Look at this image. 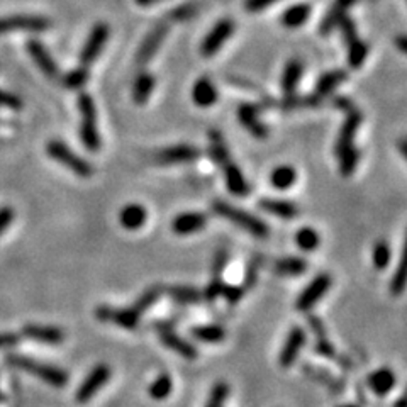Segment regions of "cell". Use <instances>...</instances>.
Returning a JSON list of instances; mask_svg holds the SVG:
<instances>
[{
  "label": "cell",
  "instance_id": "36",
  "mask_svg": "<svg viewBox=\"0 0 407 407\" xmlns=\"http://www.w3.org/2000/svg\"><path fill=\"white\" fill-rule=\"evenodd\" d=\"M295 178H297V173L292 166H278L271 171L270 182L275 188H280V190H285V188L292 187L295 184Z\"/></svg>",
  "mask_w": 407,
  "mask_h": 407
},
{
  "label": "cell",
  "instance_id": "13",
  "mask_svg": "<svg viewBox=\"0 0 407 407\" xmlns=\"http://www.w3.org/2000/svg\"><path fill=\"white\" fill-rule=\"evenodd\" d=\"M362 114L355 106L349 110H346L345 123H343L341 130H339L338 139H336V156L345 155V153L355 149V136L358 131L360 124H362Z\"/></svg>",
  "mask_w": 407,
  "mask_h": 407
},
{
  "label": "cell",
  "instance_id": "47",
  "mask_svg": "<svg viewBox=\"0 0 407 407\" xmlns=\"http://www.w3.org/2000/svg\"><path fill=\"white\" fill-rule=\"evenodd\" d=\"M195 14H197V5H194V3H187V5H182L178 7V9L171 10V19L175 21H187L190 19V17H194Z\"/></svg>",
  "mask_w": 407,
  "mask_h": 407
},
{
  "label": "cell",
  "instance_id": "5",
  "mask_svg": "<svg viewBox=\"0 0 407 407\" xmlns=\"http://www.w3.org/2000/svg\"><path fill=\"white\" fill-rule=\"evenodd\" d=\"M46 151H48V155L51 156L53 160L62 163L63 166H66L68 170H71L80 178H90L92 173H94V169H92L90 163H88L87 160L80 158L77 153L71 151L65 143L49 141L48 146H46Z\"/></svg>",
  "mask_w": 407,
  "mask_h": 407
},
{
  "label": "cell",
  "instance_id": "50",
  "mask_svg": "<svg viewBox=\"0 0 407 407\" xmlns=\"http://www.w3.org/2000/svg\"><path fill=\"white\" fill-rule=\"evenodd\" d=\"M14 219V210L10 207H2L0 209V234L9 227V224L12 223Z\"/></svg>",
  "mask_w": 407,
  "mask_h": 407
},
{
  "label": "cell",
  "instance_id": "31",
  "mask_svg": "<svg viewBox=\"0 0 407 407\" xmlns=\"http://www.w3.org/2000/svg\"><path fill=\"white\" fill-rule=\"evenodd\" d=\"M346 77H348V75H346L345 70L328 71V73H324L323 77L319 78V82H317V87H316V92H314V95L319 99L326 97V95H330L331 92H334V88L339 87V85L346 80Z\"/></svg>",
  "mask_w": 407,
  "mask_h": 407
},
{
  "label": "cell",
  "instance_id": "32",
  "mask_svg": "<svg viewBox=\"0 0 407 407\" xmlns=\"http://www.w3.org/2000/svg\"><path fill=\"white\" fill-rule=\"evenodd\" d=\"M306 270V260L297 258V256H285L275 262V273L280 277H299V275H304Z\"/></svg>",
  "mask_w": 407,
  "mask_h": 407
},
{
  "label": "cell",
  "instance_id": "24",
  "mask_svg": "<svg viewBox=\"0 0 407 407\" xmlns=\"http://www.w3.org/2000/svg\"><path fill=\"white\" fill-rule=\"evenodd\" d=\"M356 0H334V3L331 5L330 12L324 16V19L321 21V34H330L333 33L338 27V24L341 23L343 17L346 16L349 7L355 3Z\"/></svg>",
  "mask_w": 407,
  "mask_h": 407
},
{
  "label": "cell",
  "instance_id": "27",
  "mask_svg": "<svg viewBox=\"0 0 407 407\" xmlns=\"http://www.w3.org/2000/svg\"><path fill=\"white\" fill-rule=\"evenodd\" d=\"M265 212L273 214V216L280 217V219L291 221L299 214L297 206L291 201H284V199H262L258 202Z\"/></svg>",
  "mask_w": 407,
  "mask_h": 407
},
{
  "label": "cell",
  "instance_id": "48",
  "mask_svg": "<svg viewBox=\"0 0 407 407\" xmlns=\"http://www.w3.org/2000/svg\"><path fill=\"white\" fill-rule=\"evenodd\" d=\"M0 106L9 107V109H21L23 102H21V99L17 97V95H12L9 94V92L0 90Z\"/></svg>",
  "mask_w": 407,
  "mask_h": 407
},
{
  "label": "cell",
  "instance_id": "42",
  "mask_svg": "<svg viewBox=\"0 0 407 407\" xmlns=\"http://www.w3.org/2000/svg\"><path fill=\"white\" fill-rule=\"evenodd\" d=\"M87 80H88V68L80 65L66 75L65 80H63V84H65L66 88L77 90V88L84 87V85L87 84Z\"/></svg>",
  "mask_w": 407,
  "mask_h": 407
},
{
  "label": "cell",
  "instance_id": "3",
  "mask_svg": "<svg viewBox=\"0 0 407 407\" xmlns=\"http://www.w3.org/2000/svg\"><path fill=\"white\" fill-rule=\"evenodd\" d=\"M212 210L217 214V216L230 221V223H233L234 226L241 227V230H245L246 233H249L251 236L258 239L269 238L270 234L269 226H267L262 219H258V217L253 216V214L246 212V210L239 209V207L231 206V204L224 201H214Z\"/></svg>",
  "mask_w": 407,
  "mask_h": 407
},
{
  "label": "cell",
  "instance_id": "16",
  "mask_svg": "<svg viewBox=\"0 0 407 407\" xmlns=\"http://www.w3.org/2000/svg\"><path fill=\"white\" fill-rule=\"evenodd\" d=\"M201 156V149L192 145H173L155 153V162L158 165H180L190 163Z\"/></svg>",
  "mask_w": 407,
  "mask_h": 407
},
{
  "label": "cell",
  "instance_id": "39",
  "mask_svg": "<svg viewBox=\"0 0 407 407\" xmlns=\"http://www.w3.org/2000/svg\"><path fill=\"white\" fill-rule=\"evenodd\" d=\"M372 262L377 270H385L391 263V248H388L387 241H377L372 251Z\"/></svg>",
  "mask_w": 407,
  "mask_h": 407
},
{
  "label": "cell",
  "instance_id": "1",
  "mask_svg": "<svg viewBox=\"0 0 407 407\" xmlns=\"http://www.w3.org/2000/svg\"><path fill=\"white\" fill-rule=\"evenodd\" d=\"M209 151L212 160L216 162V165H219L221 170H223L224 180H226V185L231 194L236 195V197H246L249 194L248 182L243 177L241 170L238 169L234 160L231 158L226 141H224L223 134L219 131L212 130L209 133Z\"/></svg>",
  "mask_w": 407,
  "mask_h": 407
},
{
  "label": "cell",
  "instance_id": "17",
  "mask_svg": "<svg viewBox=\"0 0 407 407\" xmlns=\"http://www.w3.org/2000/svg\"><path fill=\"white\" fill-rule=\"evenodd\" d=\"M166 34H169V26H166V24H156V26L146 34L145 41L139 46L138 53H136V62L141 66L148 65V63L155 58L156 51L160 49L162 42L165 41Z\"/></svg>",
  "mask_w": 407,
  "mask_h": 407
},
{
  "label": "cell",
  "instance_id": "15",
  "mask_svg": "<svg viewBox=\"0 0 407 407\" xmlns=\"http://www.w3.org/2000/svg\"><path fill=\"white\" fill-rule=\"evenodd\" d=\"M156 328H158L160 331V341H162L166 348H170L171 352L178 353V355L185 360H197L199 349L194 343L182 338L180 334L175 333L171 328L165 326V324L156 323Z\"/></svg>",
  "mask_w": 407,
  "mask_h": 407
},
{
  "label": "cell",
  "instance_id": "41",
  "mask_svg": "<svg viewBox=\"0 0 407 407\" xmlns=\"http://www.w3.org/2000/svg\"><path fill=\"white\" fill-rule=\"evenodd\" d=\"M304 372L309 375L310 378H316L317 382H323L324 385H328V387L333 388V391H341V388H343V384L338 380V378H334L330 372H324V370L314 369V365H309V363H306Z\"/></svg>",
  "mask_w": 407,
  "mask_h": 407
},
{
  "label": "cell",
  "instance_id": "30",
  "mask_svg": "<svg viewBox=\"0 0 407 407\" xmlns=\"http://www.w3.org/2000/svg\"><path fill=\"white\" fill-rule=\"evenodd\" d=\"M153 90H155V77L148 71H143L136 77L133 85V101L139 106L146 103L151 97Z\"/></svg>",
  "mask_w": 407,
  "mask_h": 407
},
{
  "label": "cell",
  "instance_id": "23",
  "mask_svg": "<svg viewBox=\"0 0 407 407\" xmlns=\"http://www.w3.org/2000/svg\"><path fill=\"white\" fill-rule=\"evenodd\" d=\"M395 382H397V377L392 372L391 369L384 367V369L375 370L367 377V385L370 387V391L373 392L378 397H384L387 395L392 388L395 387Z\"/></svg>",
  "mask_w": 407,
  "mask_h": 407
},
{
  "label": "cell",
  "instance_id": "21",
  "mask_svg": "<svg viewBox=\"0 0 407 407\" xmlns=\"http://www.w3.org/2000/svg\"><path fill=\"white\" fill-rule=\"evenodd\" d=\"M207 224V216L202 212H184L178 214L171 221V231L178 236H188L204 230Z\"/></svg>",
  "mask_w": 407,
  "mask_h": 407
},
{
  "label": "cell",
  "instance_id": "4",
  "mask_svg": "<svg viewBox=\"0 0 407 407\" xmlns=\"http://www.w3.org/2000/svg\"><path fill=\"white\" fill-rule=\"evenodd\" d=\"M78 110H80V139L88 151L97 153L101 149L102 141L97 126V107L94 99L88 94L78 95Z\"/></svg>",
  "mask_w": 407,
  "mask_h": 407
},
{
  "label": "cell",
  "instance_id": "55",
  "mask_svg": "<svg viewBox=\"0 0 407 407\" xmlns=\"http://www.w3.org/2000/svg\"><path fill=\"white\" fill-rule=\"evenodd\" d=\"M338 407H358V406H355V404H341V406H338Z\"/></svg>",
  "mask_w": 407,
  "mask_h": 407
},
{
  "label": "cell",
  "instance_id": "12",
  "mask_svg": "<svg viewBox=\"0 0 407 407\" xmlns=\"http://www.w3.org/2000/svg\"><path fill=\"white\" fill-rule=\"evenodd\" d=\"M234 33V23L231 19H221L214 24L212 29L209 31V34L204 38L201 45V55L206 58L216 55L221 48L224 46V42L231 38Z\"/></svg>",
  "mask_w": 407,
  "mask_h": 407
},
{
  "label": "cell",
  "instance_id": "29",
  "mask_svg": "<svg viewBox=\"0 0 407 407\" xmlns=\"http://www.w3.org/2000/svg\"><path fill=\"white\" fill-rule=\"evenodd\" d=\"M302 77V63L299 60H291L284 68L282 73V90H284L285 97L288 95H295L297 85Z\"/></svg>",
  "mask_w": 407,
  "mask_h": 407
},
{
  "label": "cell",
  "instance_id": "56",
  "mask_svg": "<svg viewBox=\"0 0 407 407\" xmlns=\"http://www.w3.org/2000/svg\"><path fill=\"white\" fill-rule=\"evenodd\" d=\"M3 401V395H2V392H0V402Z\"/></svg>",
  "mask_w": 407,
  "mask_h": 407
},
{
  "label": "cell",
  "instance_id": "8",
  "mask_svg": "<svg viewBox=\"0 0 407 407\" xmlns=\"http://www.w3.org/2000/svg\"><path fill=\"white\" fill-rule=\"evenodd\" d=\"M110 375H112V372H110L109 365H106V363L95 365L94 369L90 370V373L85 377V380L78 385L77 394H75L77 402L85 404V402H88L90 399H94L95 394L110 380Z\"/></svg>",
  "mask_w": 407,
  "mask_h": 407
},
{
  "label": "cell",
  "instance_id": "33",
  "mask_svg": "<svg viewBox=\"0 0 407 407\" xmlns=\"http://www.w3.org/2000/svg\"><path fill=\"white\" fill-rule=\"evenodd\" d=\"M170 297L173 299L177 304H199L204 301V294L199 288L190 287V285H171L169 288Z\"/></svg>",
  "mask_w": 407,
  "mask_h": 407
},
{
  "label": "cell",
  "instance_id": "45",
  "mask_svg": "<svg viewBox=\"0 0 407 407\" xmlns=\"http://www.w3.org/2000/svg\"><path fill=\"white\" fill-rule=\"evenodd\" d=\"M391 294L394 295V297H397V295H401L402 292H404L406 288V269H404V258L401 260V263H399L397 270H395L394 277H392L391 280Z\"/></svg>",
  "mask_w": 407,
  "mask_h": 407
},
{
  "label": "cell",
  "instance_id": "18",
  "mask_svg": "<svg viewBox=\"0 0 407 407\" xmlns=\"http://www.w3.org/2000/svg\"><path fill=\"white\" fill-rule=\"evenodd\" d=\"M227 258H230V255H227L226 248H219L216 251V255H214L212 270H210L212 271V273H210V280H209V284H207L206 291L202 292L206 301L212 302L221 295V291H223V285H224L223 271H224V267H226V263H227Z\"/></svg>",
  "mask_w": 407,
  "mask_h": 407
},
{
  "label": "cell",
  "instance_id": "9",
  "mask_svg": "<svg viewBox=\"0 0 407 407\" xmlns=\"http://www.w3.org/2000/svg\"><path fill=\"white\" fill-rule=\"evenodd\" d=\"M331 282H333L331 280V275H316V277L310 280V284L299 294L297 301H295V309L301 310V312H309V310L323 299V295L328 294V291L331 288Z\"/></svg>",
  "mask_w": 407,
  "mask_h": 407
},
{
  "label": "cell",
  "instance_id": "22",
  "mask_svg": "<svg viewBox=\"0 0 407 407\" xmlns=\"http://www.w3.org/2000/svg\"><path fill=\"white\" fill-rule=\"evenodd\" d=\"M27 49H29L31 58L34 60V63L38 65L39 70L49 78H58L60 77V68L56 65L55 60L51 58L48 49L41 45L39 41H31L27 45Z\"/></svg>",
  "mask_w": 407,
  "mask_h": 407
},
{
  "label": "cell",
  "instance_id": "37",
  "mask_svg": "<svg viewBox=\"0 0 407 407\" xmlns=\"http://www.w3.org/2000/svg\"><path fill=\"white\" fill-rule=\"evenodd\" d=\"M295 243H297V246L302 251H314V249H317V246H319L321 238L316 230L306 226L297 231V234H295Z\"/></svg>",
  "mask_w": 407,
  "mask_h": 407
},
{
  "label": "cell",
  "instance_id": "28",
  "mask_svg": "<svg viewBox=\"0 0 407 407\" xmlns=\"http://www.w3.org/2000/svg\"><path fill=\"white\" fill-rule=\"evenodd\" d=\"M190 336L207 345H217L226 338V330L221 324H195L190 328Z\"/></svg>",
  "mask_w": 407,
  "mask_h": 407
},
{
  "label": "cell",
  "instance_id": "25",
  "mask_svg": "<svg viewBox=\"0 0 407 407\" xmlns=\"http://www.w3.org/2000/svg\"><path fill=\"white\" fill-rule=\"evenodd\" d=\"M146 217H148V212H146L145 207L139 206V204H127L121 209L119 223L127 231H136L145 226Z\"/></svg>",
  "mask_w": 407,
  "mask_h": 407
},
{
  "label": "cell",
  "instance_id": "2",
  "mask_svg": "<svg viewBox=\"0 0 407 407\" xmlns=\"http://www.w3.org/2000/svg\"><path fill=\"white\" fill-rule=\"evenodd\" d=\"M5 360L14 369L34 375V377L41 378L45 384L51 385V387L62 388L68 384V373L63 369H60V367L51 365V363L39 362V360L23 355H9Z\"/></svg>",
  "mask_w": 407,
  "mask_h": 407
},
{
  "label": "cell",
  "instance_id": "6",
  "mask_svg": "<svg viewBox=\"0 0 407 407\" xmlns=\"http://www.w3.org/2000/svg\"><path fill=\"white\" fill-rule=\"evenodd\" d=\"M338 27L341 29L343 39L346 42V48H348V63L352 68H360L365 63L367 55H369V45L363 42L362 39L358 38V33H356V26L348 16H345L341 19V23L338 24Z\"/></svg>",
  "mask_w": 407,
  "mask_h": 407
},
{
  "label": "cell",
  "instance_id": "53",
  "mask_svg": "<svg viewBox=\"0 0 407 407\" xmlns=\"http://www.w3.org/2000/svg\"><path fill=\"white\" fill-rule=\"evenodd\" d=\"M397 45H399V48H401L402 53L407 51V48H406V38H404V36H399V38H397Z\"/></svg>",
  "mask_w": 407,
  "mask_h": 407
},
{
  "label": "cell",
  "instance_id": "19",
  "mask_svg": "<svg viewBox=\"0 0 407 407\" xmlns=\"http://www.w3.org/2000/svg\"><path fill=\"white\" fill-rule=\"evenodd\" d=\"M238 119L245 130L256 139H265L269 136V130L265 124L262 123L258 114V107L253 103H241L238 107Z\"/></svg>",
  "mask_w": 407,
  "mask_h": 407
},
{
  "label": "cell",
  "instance_id": "43",
  "mask_svg": "<svg viewBox=\"0 0 407 407\" xmlns=\"http://www.w3.org/2000/svg\"><path fill=\"white\" fill-rule=\"evenodd\" d=\"M339 158V171H341L343 177H349L356 171V166H358L360 153L358 149H352V151L345 153V155L338 156Z\"/></svg>",
  "mask_w": 407,
  "mask_h": 407
},
{
  "label": "cell",
  "instance_id": "51",
  "mask_svg": "<svg viewBox=\"0 0 407 407\" xmlns=\"http://www.w3.org/2000/svg\"><path fill=\"white\" fill-rule=\"evenodd\" d=\"M21 341V336L16 333H0V348H12Z\"/></svg>",
  "mask_w": 407,
  "mask_h": 407
},
{
  "label": "cell",
  "instance_id": "26",
  "mask_svg": "<svg viewBox=\"0 0 407 407\" xmlns=\"http://www.w3.org/2000/svg\"><path fill=\"white\" fill-rule=\"evenodd\" d=\"M192 99L199 107H210L219 99V92L207 77L199 78L192 88Z\"/></svg>",
  "mask_w": 407,
  "mask_h": 407
},
{
  "label": "cell",
  "instance_id": "38",
  "mask_svg": "<svg viewBox=\"0 0 407 407\" xmlns=\"http://www.w3.org/2000/svg\"><path fill=\"white\" fill-rule=\"evenodd\" d=\"M162 292H163V288L160 287V285H153V287H149L148 291H145L138 299H136L133 307L143 316V312H145L146 309H149V307L156 304V301L160 299Z\"/></svg>",
  "mask_w": 407,
  "mask_h": 407
},
{
  "label": "cell",
  "instance_id": "49",
  "mask_svg": "<svg viewBox=\"0 0 407 407\" xmlns=\"http://www.w3.org/2000/svg\"><path fill=\"white\" fill-rule=\"evenodd\" d=\"M278 0H245V7L249 12H258V10L267 9V7L273 5Z\"/></svg>",
  "mask_w": 407,
  "mask_h": 407
},
{
  "label": "cell",
  "instance_id": "14",
  "mask_svg": "<svg viewBox=\"0 0 407 407\" xmlns=\"http://www.w3.org/2000/svg\"><path fill=\"white\" fill-rule=\"evenodd\" d=\"M307 334L301 326H294L288 331L287 338H285L284 345H282L280 355H278V363L282 369H291L295 363V360L301 355L302 348L306 346Z\"/></svg>",
  "mask_w": 407,
  "mask_h": 407
},
{
  "label": "cell",
  "instance_id": "7",
  "mask_svg": "<svg viewBox=\"0 0 407 407\" xmlns=\"http://www.w3.org/2000/svg\"><path fill=\"white\" fill-rule=\"evenodd\" d=\"M95 317L102 323H114L124 330H136L141 319V314L134 309L133 306L130 307H114V306H99L95 309Z\"/></svg>",
  "mask_w": 407,
  "mask_h": 407
},
{
  "label": "cell",
  "instance_id": "34",
  "mask_svg": "<svg viewBox=\"0 0 407 407\" xmlns=\"http://www.w3.org/2000/svg\"><path fill=\"white\" fill-rule=\"evenodd\" d=\"M310 16V5L309 3H295V5L288 7L282 16V24L288 29H295V27L302 26Z\"/></svg>",
  "mask_w": 407,
  "mask_h": 407
},
{
  "label": "cell",
  "instance_id": "46",
  "mask_svg": "<svg viewBox=\"0 0 407 407\" xmlns=\"http://www.w3.org/2000/svg\"><path fill=\"white\" fill-rule=\"evenodd\" d=\"M245 294H246V288L243 287V285H226L224 284L223 291H221V295H224V299H226V302L230 306L238 304V302L245 297Z\"/></svg>",
  "mask_w": 407,
  "mask_h": 407
},
{
  "label": "cell",
  "instance_id": "10",
  "mask_svg": "<svg viewBox=\"0 0 407 407\" xmlns=\"http://www.w3.org/2000/svg\"><path fill=\"white\" fill-rule=\"evenodd\" d=\"M51 23L39 16H10L0 17V34L5 33H42L49 29Z\"/></svg>",
  "mask_w": 407,
  "mask_h": 407
},
{
  "label": "cell",
  "instance_id": "54",
  "mask_svg": "<svg viewBox=\"0 0 407 407\" xmlns=\"http://www.w3.org/2000/svg\"><path fill=\"white\" fill-rule=\"evenodd\" d=\"M395 407H406V402H404V397H401L397 401V404H395Z\"/></svg>",
  "mask_w": 407,
  "mask_h": 407
},
{
  "label": "cell",
  "instance_id": "52",
  "mask_svg": "<svg viewBox=\"0 0 407 407\" xmlns=\"http://www.w3.org/2000/svg\"><path fill=\"white\" fill-rule=\"evenodd\" d=\"M134 2L141 7H149V5H155V3H160L162 0H134Z\"/></svg>",
  "mask_w": 407,
  "mask_h": 407
},
{
  "label": "cell",
  "instance_id": "35",
  "mask_svg": "<svg viewBox=\"0 0 407 407\" xmlns=\"http://www.w3.org/2000/svg\"><path fill=\"white\" fill-rule=\"evenodd\" d=\"M171 391H173V382L169 373H160L155 380L149 384L148 395L153 401H165L170 397Z\"/></svg>",
  "mask_w": 407,
  "mask_h": 407
},
{
  "label": "cell",
  "instance_id": "40",
  "mask_svg": "<svg viewBox=\"0 0 407 407\" xmlns=\"http://www.w3.org/2000/svg\"><path fill=\"white\" fill-rule=\"evenodd\" d=\"M231 388L227 385V382L221 380L217 384H214L212 391H210L209 399H207L206 407H224V402H226L227 395H230Z\"/></svg>",
  "mask_w": 407,
  "mask_h": 407
},
{
  "label": "cell",
  "instance_id": "44",
  "mask_svg": "<svg viewBox=\"0 0 407 407\" xmlns=\"http://www.w3.org/2000/svg\"><path fill=\"white\" fill-rule=\"evenodd\" d=\"M262 263H263V258L260 255L253 256V258L249 260L248 267H246L245 282H243V287L246 288V292H248L249 288L256 284V280H258V271H260V267H262Z\"/></svg>",
  "mask_w": 407,
  "mask_h": 407
},
{
  "label": "cell",
  "instance_id": "20",
  "mask_svg": "<svg viewBox=\"0 0 407 407\" xmlns=\"http://www.w3.org/2000/svg\"><path fill=\"white\" fill-rule=\"evenodd\" d=\"M23 334L42 345H62L65 341V333L56 326H45V324H26L23 328Z\"/></svg>",
  "mask_w": 407,
  "mask_h": 407
},
{
  "label": "cell",
  "instance_id": "11",
  "mask_svg": "<svg viewBox=\"0 0 407 407\" xmlns=\"http://www.w3.org/2000/svg\"><path fill=\"white\" fill-rule=\"evenodd\" d=\"M109 36H110V29L106 23H97L94 27H92L90 34H88L84 48H82L80 56H78L82 66H88L90 63H94L95 60L99 58V55L102 53Z\"/></svg>",
  "mask_w": 407,
  "mask_h": 407
}]
</instances>
